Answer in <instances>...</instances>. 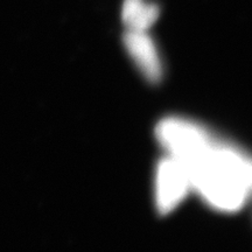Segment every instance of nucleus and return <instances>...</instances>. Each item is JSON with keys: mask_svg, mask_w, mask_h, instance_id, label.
I'll list each match as a JSON object with an SVG mask.
<instances>
[{"mask_svg": "<svg viewBox=\"0 0 252 252\" xmlns=\"http://www.w3.org/2000/svg\"><path fill=\"white\" fill-rule=\"evenodd\" d=\"M178 161L191 189L216 212H238L252 196V157L213 132Z\"/></svg>", "mask_w": 252, "mask_h": 252, "instance_id": "nucleus-1", "label": "nucleus"}, {"mask_svg": "<svg viewBox=\"0 0 252 252\" xmlns=\"http://www.w3.org/2000/svg\"><path fill=\"white\" fill-rule=\"evenodd\" d=\"M191 189L187 171L174 158H163L156 171L154 201L160 215L174 212Z\"/></svg>", "mask_w": 252, "mask_h": 252, "instance_id": "nucleus-2", "label": "nucleus"}, {"mask_svg": "<svg viewBox=\"0 0 252 252\" xmlns=\"http://www.w3.org/2000/svg\"><path fill=\"white\" fill-rule=\"evenodd\" d=\"M124 46L140 74L149 82L158 83L163 75V64L159 50L149 32L126 31Z\"/></svg>", "mask_w": 252, "mask_h": 252, "instance_id": "nucleus-3", "label": "nucleus"}, {"mask_svg": "<svg viewBox=\"0 0 252 252\" xmlns=\"http://www.w3.org/2000/svg\"><path fill=\"white\" fill-rule=\"evenodd\" d=\"M160 15L159 6L147 0H124L122 21L126 31L149 32Z\"/></svg>", "mask_w": 252, "mask_h": 252, "instance_id": "nucleus-4", "label": "nucleus"}]
</instances>
